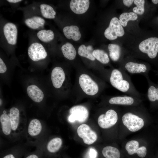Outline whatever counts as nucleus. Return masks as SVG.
Wrapping results in <instances>:
<instances>
[{
	"instance_id": "nucleus-16",
	"label": "nucleus",
	"mask_w": 158,
	"mask_h": 158,
	"mask_svg": "<svg viewBox=\"0 0 158 158\" xmlns=\"http://www.w3.org/2000/svg\"><path fill=\"white\" fill-rule=\"evenodd\" d=\"M148 84L146 95L149 101L152 103H158V83L156 84L150 79L149 75L145 77Z\"/></svg>"
},
{
	"instance_id": "nucleus-18",
	"label": "nucleus",
	"mask_w": 158,
	"mask_h": 158,
	"mask_svg": "<svg viewBox=\"0 0 158 158\" xmlns=\"http://www.w3.org/2000/svg\"><path fill=\"white\" fill-rule=\"evenodd\" d=\"M63 32L65 36L68 39H72L73 40L77 41L81 37V34L79 28L76 25H71L64 27Z\"/></svg>"
},
{
	"instance_id": "nucleus-34",
	"label": "nucleus",
	"mask_w": 158,
	"mask_h": 158,
	"mask_svg": "<svg viewBox=\"0 0 158 158\" xmlns=\"http://www.w3.org/2000/svg\"><path fill=\"white\" fill-rule=\"evenodd\" d=\"M6 70L7 68L5 64L2 59L0 58V73H4L6 71Z\"/></svg>"
},
{
	"instance_id": "nucleus-32",
	"label": "nucleus",
	"mask_w": 158,
	"mask_h": 158,
	"mask_svg": "<svg viewBox=\"0 0 158 158\" xmlns=\"http://www.w3.org/2000/svg\"><path fill=\"white\" fill-rule=\"evenodd\" d=\"M134 4L136 6L133 9V12L139 15L143 14L145 12V1L144 0H135Z\"/></svg>"
},
{
	"instance_id": "nucleus-30",
	"label": "nucleus",
	"mask_w": 158,
	"mask_h": 158,
	"mask_svg": "<svg viewBox=\"0 0 158 158\" xmlns=\"http://www.w3.org/2000/svg\"><path fill=\"white\" fill-rule=\"evenodd\" d=\"M40 9L42 14L44 18L48 19L55 18L56 12L50 6L42 4L40 5Z\"/></svg>"
},
{
	"instance_id": "nucleus-38",
	"label": "nucleus",
	"mask_w": 158,
	"mask_h": 158,
	"mask_svg": "<svg viewBox=\"0 0 158 158\" xmlns=\"http://www.w3.org/2000/svg\"><path fill=\"white\" fill-rule=\"evenodd\" d=\"M8 2L12 3H16L22 1L21 0H7Z\"/></svg>"
},
{
	"instance_id": "nucleus-23",
	"label": "nucleus",
	"mask_w": 158,
	"mask_h": 158,
	"mask_svg": "<svg viewBox=\"0 0 158 158\" xmlns=\"http://www.w3.org/2000/svg\"><path fill=\"white\" fill-rule=\"evenodd\" d=\"M42 129V126L40 121L34 119L32 120L29 124L28 132L31 136H35L40 133Z\"/></svg>"
},
{
	"instance_id": "nucleus-3",
	"label": "nucleus",
	"mask_w": 158,
	"mask_h": 158,
	"mask_svg": "<svg viewBox=\"0 0 158 158\" xmlns=\"http://www.w3.org/2000/svg\"><path fill=\"white\" fill-rule=\"evenodd\" d=\"M120 67V68L126 73L132 74H141L145 77L148 76L151 69L150 66L147 64L131 61H123L121 63Z\"/></svg>"
},
{
	"instance_id": "nucleus-4",
	"label": "nucleus",
	"mask_w": 158,
	"mask_h": 158,
	"mask_svg": "<svg viewBox=\"0 0 158 158\" xmlns=\"http://www.w3.org/2000/svg\"><path fill=\"white\" fill-rule=\"evenodd\" d=\"M122 120L123 125L131 132L139 130L144 125L143 119L131 112H126L123 114Z\"/></svg>"
},
{
	"instance_id": "nucleus-25",
	"label": "nucleus",
	"mask_w": 158,
	"mask_h": 158,
	"mask_svg": "<svg viewBox=\"0 0 158 158\" xmlns=\"http://www.w3.org/2000/svg\"><path fill=\"white\" fill-rule=\"evenodd\" d=\"M45 22V21L43 18L37 16H34L28 18L25 22L28 27L33 29H37L40 27L43 26Z\"/></svg>"
},
{
	"instance_id": "nucleus-11",
	"label": "nucleus",
	"mask_w": 158,
	"mask_h": 158,
	"mask_svg": "<svg viewBox=\"0 0 158 158\" xmlns=\"http://www.w3.org/2000/svg\"><path fill=\"white\" fill-rule=\"evenodd\" d=\"M140 99L129 95H121L110 98L109 103L111 104L130 106L133 105Z\"/></svg>"
},
{
	"instance_id": "nucleus-5",
	"label": "nucleus",
	"mask_w": 158,
	"mask_h": 158,
	"mask_svg": "<svg viewBox=\"0 0 158 158\" xmlns=\"http://www.w3.org/2000/svg\"><path fill=\"white\" fill-rule=\"evenodd\" d=\"M125 32L123 26L121 24L119 20L116 17L111 20L109 26L104 31L105 37L110 40L116 39L118 37L123 36Z\"/></svg>"
},
{
	"instance_id": "nucleus-8",
	"label": "nucleus",
	"mask_w": 158,
	"mask_h": 158,
	"mask_svg": "<svg viewBox=\"0 0 158 158\" xmlns=\"http://www.w3.org/2000/svg\"><path fill=\"white\" fill-rule=\"evenodd\" d=\"M118 119L117 112L114 110L110 109L106 112L105 114L100 115L98 119V123L101 128L106 129L114 125Z\"/></svg>"
},
{
	"instance_id": "nucleus-9",
	"label": "nucleus",
	"mask_w": 158,
	"mask_h": 158,
	"mask_svg": "<svg viewBox=\"0 0 158 158\" xmlns=\"http://www.w3.org/2000/svg\"><path fill=\"white\" fill-rule=\"evenodd\" d=\"M77 132L79 136L87 145L93 144L97 139L96 133L87 124H83L80 126L78 128Z\"/></svg>"
},
{
	"instance_id": "nucleus-41",
	"label": "nucleus",
	"mask_w": 158,
	"mask_h": 158,
	"mask_svg": "<svg viewBox=\"0 0 158 158\" xmlns=\"http://www.w3.org/2000/svg\"><path fill=\"white\" fill-rule=\"evenodd\" d=\"M157 21H158V17L157 18Z\"/></svg>"
},
{
	"instance_id": "nucleus-28",
	"label": "nucleus",
	"mask_w": 158,
	"mask_h": 158,
	"mask_svg": "<svg viewBox=\"0 0 158 158\" xmlns=\"http://www.w3.org/2000/svg\"><path fill=\"white\" fill-rule=\"evenodd\" d=\"M138 18L137 15L133 12H124L119 17V21L123 27L126 26L129 21H135Z\"/></svg>"
},
{
	"instance_id": "nucleus-31",
	"label": "nucleus",
	"mask_w": 158,
	"mask_h": 158,
	"mask_svg": "<svg viewBox=\"0 0 158 158\" xmlns=\"http://www.w3.org/2000/svg\"><path fill=\"white\" fill-rule=\"evenodd\" d=\"M38 38L44 42H48L52 40L54 38V34L51 30H43L39 31L37 34Z\"/></svg>"
},
{
	"instance_id": "nucleus-20",
	"label": "nucleus",
	"mask_w": 158,
	"mask_h": 158,
	"mask_svg": "<svg viewBox=\"0 0 158 158\" xmlns=\"http://www.w3.org/2000/svg\"><path fill=\"white\" fill-rule=\"evenodd\" d=\"M10 116L12 130L16 131L18 129L20 122V112L18 109L12 107L9 111Z\"/></svg>"
},
{
	"instance_id": "nucleus-15",
	"label": "nucleus",
	"mask_w": 158,
	"mask_h": 158,
	"mask_svg": "<svg viewBox=\"0 0 158 158\" xmlns=\"http://www.w3.org/2000/svg\"><path fill=\"white\" fill-rule=\"evenodd\" d=\"M90 5L89 0H72L70 3L71 11L77 14L85 13L88 9Z\"/></svg>"
},
{
	"instance_id": "nucleus-1",
	"label": "nucleus",
	"mask_w": 158,
	"mask_h": 158,
	"mask_svg": "<svg viewBox=\"0 0 158 158\" xmlns=\"http://www.w3.org/2000/svg\"><path fill=\"white\" fill-rule=\"evenodd\" d=\"M109 80L112 86L118 90L127 95L141 98L142 95L135 87L130 77L127 73L121 69L112 70Z\"/></svg>"
},
{
	"instance_id": "nucleus-39",
	"label": "nucleus",
	"mask_w": 158,
	"mask_h": 158,
	"mask_svg": "<svg viewBox=\"0 0 158 158\" xmlns=\"http://www.w3.org/2000/svg\"><path fill=\"white\" fill-rule=\"evenodd\" d=\"M151 1L155 5H157L158 3V0H152Z\"/></svg>"
},
{
	"instance_id": "nucleus-10",
	"label": "nucleus",
	"mask_w": 158,
	"mask_h": 158,
	"mask_svg": "<svg viewBox=\"0 0 158 158\" xmlns=\"http://www.w3.org/2000/svg\"><path fill=\"white\" fill-rule=\"evenodd\" d=\"M28 54L30 59L35 61L45 59L47 55L43 46L37 42L33 43L30 46Z\"/></svg>"
},
{
	"instance_id": "nucleus-12",
	"label": "nucleus",
	"mask_w": 158,
	"mask_h": 158,
	"mask_svg": "<svg viewBox=\"0 0 158 158\" xmlns=\"http://www.w3.org/2000/svg\"><path fill=\"white\" fill-rule=\"evenodd\" d=\"M3 31L8 43L11 45L16 44L18 31L16 25L13 23H8L4 26Z\"/></svg>"
},
{
	"instance_id": "nucleus-37",
	"label": "nucleus",
	"mask_w": 158,
	"mask_h": 158,
	"mask_svg": "<svg viewBox=\"0 0 158 158\" xmlns=\"http://www.w3.org/2000/svg\"><path fill=\"white\" fill-rule=\"evenodd\" d=\"M25 158H40L39 155L36 154H32L27 156Z\"/></svg>"
},
{
	"instance_id": "nucleus-26",
	"label": "nucleus",
	"mask_w": 158,
	"mask_h": 158,
	"mask_svg": "<svg viewBox=\"0 0 158 158\" xmlns=\"http://www.w3.org/2000/svg\"><path fill=\"white\" fill-rule=\"evenodd\" d=\"M93 51L92 46L89 45L86 46L82 44L79 47L78 53L80 56L93 61L95 60V58L92 55Z\"/></svg>"
},
{
	"instance_id": "nucleus-14",
	"label": "nucleus",
	"mask_w": 158,
	"mask_h": 158,
	"mask_svg": "<svg viewBox=\"0 0 158 158\" xmlns=\"http://www.w3.org/2000/svg\"><path fill=\"white\" fill-rule=\"evenodd\" d=\"M65 78V73L61 67H56L52 70L51 75V79L52 84L55 88H60Z\"/></svg>"
},
{
	"instance_id": "nucleus-33",
	"label": "nucleus",
	"mask_w": 158,
	"mask_h": 158,
	"mask_svg": "<svg viewBox=\"0 0 158 158\" xmlns=\"http://www.w3.org/2000/svg\"><path fill=\"white\" fill-rule=\"evenodd\" d=\"M98 152L93 148H90L87 150L85 155V158H97Z\"/></svg>"
},
{
	"instance_id": "nucleus-13",
	"label": "nucleus",
	"mask_w": 158,
	"mask_h": 158,
	"mask_svg": "<svg viewBox=\"0 0 158 158\" xmlns=\"http://www.w3.org/2000/svg\"><path fill=\"white\" fill-rule=\"evenodd\" d=\"M125 148L128 154L132 155L136 153L140 157L143 158L147 154V149L145 146L139 147L138 142L135 140H131L126 144Z\"/></svg>"
},
{
	"instance_id": "nucleus-21",
	"label": "nucleus",
	"mask_w": 158,
	"mask_h": 158,
	"mask_svg": "<svg viewBox=\"0 0 158 158\" xmlns=\"http://www.w3.org/2000/svg\"><path fill=\"white\" fill-rule=\"evenodd\" d=\"M64 56L71 60L75 59L76 52L73 45L70 43L67 42L63 45L61 48Z\"/></svg>"
},
{
	"instance_id": "nucleus-40",
	"label": "nucleus",
	"mask_w": 158,
	"mask_h": 158,
	"mask_svg": "<svg viewBox=\"0 0 158 158\" xmlns=\"http://www.w3.org/2000/svg\"><path fill=\"white\" fill-rule=\"evenodd\" d=\"M153 72L155 73V75L157 76L158 78V71H155V70H153ZM157 83H158V81Z\"/></svg>"
},
{
	"instance_id": "nucleus-22",
	"label": "nucleus",
	"mask_w": 158,
	"mask_h": 158,
	"mask_svg": "<svg viewBox=\"0 0 158 158\" xmlns=\"http://www.w3.org/2000/svg\"><path fill=\"white\" fill-rule=\"evenodd\" d=\"M62 144V141L61 138L58 137L53 138L49 142L47 145V151L50 154H55L60 150Z\"/></svg>"
},
{
	"instance_id": "nucleus-24",
	"label": "nucleus",
	"mask_w": 158,
	"mask_h": 158,
	"mask_svg": "<svg viewBox=\"0 0 158 158\" xmlns=\"http://www.w3.org/2000/svg\"><path fill=\"white\" fill-rule=\"evenodd\" d=\"M0 121L3 133L6 135H9L12 128L9 115L6 114H2L0 117Z\"/></svg>"
},
{
	"instance_id": "nucleus-35",
	"label": "nucleus",
	"mask_w": 158,
	"mask_h": 158,
	"mask_svg": "<svg viewBox=\"0 0 158 158\" xmlns=\"http://www.w3.org/2000/svg\"><path fill=\"white\" fill-rule=\"evenodd\" d=\"M133 0H123V3L124 5L127 7H130L134 2Z\"/></svg>"
},
{
	"instance_id": "nucleus-17",
	"label": "nucleus",
	"mask_w": 158,
	"mask_h": 158,
	"mask_svg": "<svg viewBox=\"0 0 158 158\" xmlns=\"http://www.w3.org/2000/svg\"><path fill=\"white\" fill-rule=\"evenodd\" d=\"M29 97L34 101L40 102L43 100L44 95L42 90L35 85L29 86L27 89Z\"/></svg>"
},
{
	"instance_id": "nucleus-6",
	"label": "nucleus",
	"mask_w": 158,
	"mask_h": 158,
	"mask_svg": "<svg viewBox=\"0 0 158 158\" xmlns=\"http://www.w3.org/2000/svg\"><path fill=\"white\" fill-rule=\"evenodd\" d=\"M79 83L83 90L87 95H94L99 91L98 85L87 74L81 75L79 78Z\"/></svg>"
},
{
	"instance_id": "nucleus-29",
	"label": "nucleus",
	"mask_w": 158,
	"mask_h": 158,
	"mask_svg": "<svg viewBox=\"0 0 158 158\" xmlns=\"http://www.w3.org/2000/svg\"><path fill=\"white\" fill-rule=\"evenodd\" d=\"M92 55L94 57L103 64L109 63L110 59L108 54L104 50L97 49L94 50Z\"/></svg>"
},
{
	"instance_id": "nucleus-36",
	"label": "nucleus",
	"mask_w": 158,
	"mask_h": 158,
	"mask_svg": "<svg viewBox=\"0 0 158 158\" xmlns=\"http://www.w3.org/2000/svg\"><path fill=\"white\" fill-rule=\"evenodd\" d=\"M2 158H17V157L14 154L9 153L4 155Z\"/></svg>"
},
{
	"instance_id": "nucleus-2",
	"label": "nucleus",
	"mask_w": 158,
	"mask_h": 158,
	"mask_svg": "<svg viewBox=\"0 0 158 158\" xmlns=\"http://www.w3.org/2000/svg\"><path fill=\"white\" fill-rule=\"evenodd\" d=\"M140 51L152 63H158V37L152 36L142 41L139 44Z\"/></svg>"
},
{
	"instance_id": "nucleus-19",
	"label": "nucleus",
	"mask_w": 158,
	"mask_h": 158,
	"mask_svg": "<svg viewBox=\"0 0 158 158\" xmlns=\"http://www.w3.org/2000/svg\"><path fill=\"white\" fill-rule=\"evenodd\" d=\"M108 49L111 59L115 62L119 60L122 56L121 50L120 46L116 44H110L108 45Z\"/></svg>"
},
{
	"instance_id": "nucleus-27",
	"label": "nucleus",
	"mask_w": 158,
	"mask_h": 158,
	"mask_svg": "<svg viewBox=\"0 0 158 158\" xmlns=\"http://www.w3.org/2000/svg\"><path fill=\"white\" fill-rule=\"evenodd\" d=\"M102 154L105 158H120V157L118 150L111 146L104 147L102 150Z\"/></svg>"
},
{
	"instance_id": "nucleus-7",
	"label": "nucleus",
	"mask_w": 158,
	"mask_h": 158,
	"mask_svg": "<svg viewBox=\"0 0 158 158\" xmlns=\"http://www.w3.org/2000/svg\"><path fill=\"white\" fill-rule=\"evenodd\" d=\"M69 112L70 115L68 120L71 123L76 121L79 123L84 122L89 116L87 109L82 105H76L72 107L70 109Z\"/></svg>"
}]
</instances>
